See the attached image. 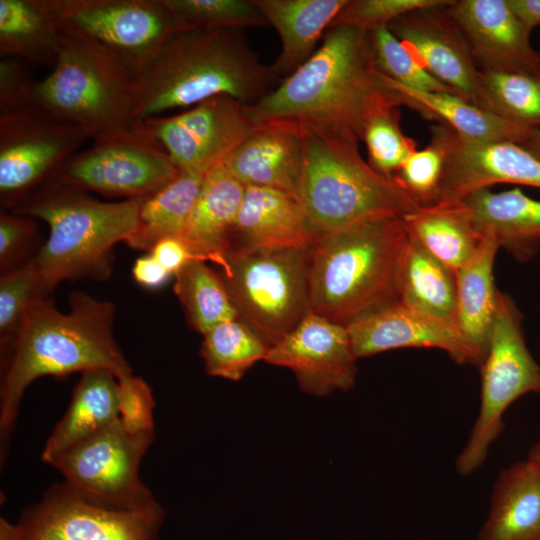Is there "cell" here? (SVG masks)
<instances>
[{
    "mask_svg": "<svg viewBox=\"0 0 540 540\" xmlns=\"http://www.w3.org/2000/svg\"><path fill=\"white\" fill-rule=\"evenodd\" d=\"M481 234H490L499 247L518 260L530 259L540 244V201L519 188L494 193L476 191L462 201Z\"/></svg>",
    "mask_w": 540,
    "mask_h": 540,
    "instance_id": "obj_26",
    "label": "cell"
},
{
    "mask_svg": "<svg viewBox=\"0 0 540 540\" xmlns=\"http://www.w3.org/2000/svg\"><path fill=\"white\" fill-rule=\"evenodd\" d=\"M474 106L516 125L540 129V75L479 70Z\"/></svg>",
    "mask_w": 540,
    "mask_h": 540,
    "instance_id": "obj_34",
    "label": "cell"
},
{
    "mask_svg": "<svg viewBox=\"0 0 540 540\" xmlns=\"http://www.w3.org/2000/svg\"><path fill=\"white\" fill-rule=\"evenodd\" d=\"M508 4L530 31L540 24V0H508Z\"/></svg>",
    "mask_w": 540,
    "mask_h": 540,
    "instance_id": "obj_48",
    "label": "cell"
},
{
    "mask_svg": "<svg viewBox=\"0 0 540 540\" xmlns=\"http://www.w3.org/2000/svg\"><path fill=\"white\" fill-rule=\"evenodd\" d=\"M444 156L441 141L431 133L429 145L411 153L394 175L420 206L434 205L438 202Z\"/></svg>",
    "mask_w": 540,
    "mask_h": 540,
    "instance_id": "obj_40",
    "label": "cell"
},
{
    "mask_svg": "<svg viewBox=\"0 0 540 540\" xmlns=\"http://www.w3.org/2000/svg\"><path fill=\"white\" fill-rule=\"evenodd\" d=\"M281 82L251 50L244 30H181L132 77V117L140 122L218 95L249 106Z\"/></svg>",
    "mask_w": 540,
    "mask_h": 540,
    "instance_id": "obj_2",
    "label": "cell"
},
{
    "mask_svg": "<svg viewBox=\"0 0 540 540\" xmlns=\"http://www.w3.org/2000/svg\"><path fill=\"white\" fill-rule=\"evenodd\" d=\"M312 245L263 251H233L221 270L238 319L269 347L311 311Z\"/></svg>",
    "mask_w": 540,
    "mask_h": 540,
    "instance_id": "obj_8",
    "label": "cell"
},
{
    "mask_svg": "<svg viewBox=\"0 0 540 540\" xmlns=\"http://www.w3.org/2000/svg\"><path fill=\"white\" fill-rule=\"evenodd\" d=\"M401 105L376 68L368 32L340 24L326 30L321 46L300 68L245 108L258 124L320 122L347 129L361 139L374 115Z\"/></svg>",
    "mask_w": 540,
    "mask_h": 540,
    "instance_id": "obj_3",
    "label": "cell"
},
{
    "mask_svg": "<svg viewBox=\"0 0 540 540\" xmlns=\"http://www.w3.org/2000/svg\"><path fill=\"white\" fill-rule=\"evenodd\" d=\"M165 512L158 503L115 510L86 502L63 482L50 486L16 524L0 520V540H158Z\"/></svg>",
    "mask_w": 540,
    "mask_h": 540,
    "instance_id": "obj_13",
    "label": "cell"
},
{
    "mask_svg": "<svg viewBox=\"0 0 540 540\" xmlns=\"http://www.w3.org/2000/svg\"><path fill=\"white\" fill-rule=\"evenodd\" d=\"M346 328L357 359L394 349L426 347L445 351L458 364L475 366L456 325L418 311L399 299L359 315Z\"/></svg>",
    "mask_w": 540,
    "mask_h": 540,
    "instance_id": "obj_20",
    "label": "cell"
},
{
    "mask_svg": "<svg viewBox=\"0 0 540 540\" xmlns=\"http://www.w3.org/2000/svg\"><path fill=\"white\" fill-rule=\"evenodd\" d=\"M478 540H540V471L529 460L498 476Z\"/></svg>",
    "mask_w": 540,
    "mask_h": 540,
    "instance_id": "obj_28",
    "label": "cell"
},
{
    "mask_svg": "<svg viewBox=\"0 0 540 540\" xmlns=\"http://www.w3.org/2000/svg\"><path fill=\"white\" fill-rule=\"evenodd\" d=\"M499 248L492 235L484 234L474 256L456 272V326L477 367L487 355L498 308L493 265Z\"/></svg>",
    "mask_w": 540,
    "mask_h": 540,
    "instance_id": "obj_24",
    "label": "cell"
},
{
    "mask_svg": "<svg viewBox=\"0 0 540 540\" xmlns=\"http://www.w3.org/2000/svg\"><path fill=\"white\" fill-rule=\"evenodd\" d=\"M398 108H388L374 115L366 124L361 138L367 147L369 165L387 177L396 174L417 146L401 130Z\"/></svg>",
    "mask_w": 540,
    "mask_h": 540,
    "instance_id": "obj_39",
    "label": "cell"
},
{
    "mask_svg": "<svg viewBox=\"0 0 540 540\" xmlns=\"http://www.w3.org/2000/svg\"><path fill=\"white\" fill-rule=\"evenodd\" d=\"M368 34L374 63L381 74L411 89L457 96L413 59L388 26L376 28Z\"/></svg>",
    "mask_w": 540,
    "mask_h": 540,
    "instance_id": "obj_38",
    "label": "cell"
},
{
    "mask_svg": "<svg viewBox=\"0 0 540 540\" xmlns=\"http://www.w3.org/2000/svg\"><path fill=\"white\" fill-rule=\"evenodd\" d=\"M264 361L291 370L300 389L315 396L348 391L356 381L357 357L344 325L310 311Z\"/></svg>",
    "mask_w": 540,
    "mask_h": 540,
    "instance_id": "obj_17",
    "label": "cell"
},
{
    "mask_svg": "<svg viewBox=\"0 0 540 540\" xmlns=\"http://www.w3.org/2000/svg\"><path fill=\"white\" fill-rule=\"evenodd\" d=\"M181 30L267 25L253 0H165Z\"/></svg>",
    "mask_w": 540,
    "mask_h": 540,
    "instance_id": "obj_37",
    "label": "cell"
},
{
    "mask_svg": "<svg viewBox=\"0 0 540 540\" xmlns=\"http://www.w3.org/2000/svg\"><path fill=\"white\" fill-rule=\"evenodd\" d=\"M69 306L64 313L52 300H36L13 336L0 384L1 462L25 390L34 380L91 370H106L117 378L133 374L113 335V304L75 291Z\"/></svg>",
    "mask_w": 540,
    "mask_h": 540,
    "instance_id": "obj_1",
    "label": "cell"
},
{
    "mask_svg": "<svg viewBox=\"0 0 540 540\" xmlns=\"http://www.w3.org/2000/svg\"><path fill=\"white\" fill-rule=\"evenodd\" d=\"M540 471V442L529 451L528 459Z\"/></svg>",
    "mask_w": 540,
    "mask_h": 540,
    "instance_id": "obj_50",
    "label": "cell"
},
{
    "mask_svg": "<svg viewBox=\"0 0 540 540\" xmlns=\"http://www.w3.org/2000/svg\"><path fill=\"white\" fill-rule=\"evenodd\" d=\"M93 139L91 147L66 159L51 179L79 191L136 199L153 194L180 172L142 121Z\"/></svg>",
    "mask_w": 540,
    "mask_h": 540,
    "instance_id": "obj_11",
    "label": "cell"
},
{
    "mask_svg": "<svg viewBox=\"0 0 540 540\" xmlns=\"http://www.w3.org/2000/svg\"><path fill=\"white\" fill-rule=\"evenodd\" d=\"M397 292L402 303L456 325V272L409 236L400 261Z\"/></svg>",
    "mask_w": 540,
    "mask_h": 540,
    "instance_id": "obj_31",
    "label": "cell"
},
{
    "mask_svg": "<svg viewBox=\"0 0 540 540\" xmlns=\"http://www.w3.org/2000/svg\"><path fill=\"white\" fill-rule=\"evenodd\" d=\"M521 146L540 161V129H532Z\"/></svg>",
    "mask_w": 540,
    "mask_h": 540,
    "instance_id": "obj_49",
    "label": "cell"
},
{
    "mask_svg": "<svg viewBox=\"0 0 540 540\" xmlns=\"http://www.w3.org/2000/svg\"><path fill=\"white\" fill-rule=\"evenodd\" d=\"M303 142L300 203L315 239L379 218H403L420 205L393 177L362 158L351 131L298 121Z\"/></svg>",
    "mask_w": 540,
    "mask_h": 540,
    "instance_id": "obj_4",
    "label": "cell"
},
{
    "mask_svg": "<svg viewBox=\"0 0 540 540\" xmlns=\"http://www.w3.org/2000/svg\"><path fill=\"white\" fill-rule=\"evenodd\" d=\"M200 355L213 377L239 381L265 359L269 345L239 319L221 323L203 335Z\"/></svg>",
    "mask_w": 540,
    "mask_h": 540,
    "instance_id": "obj_36",
    "label": "cell"
},
{
    "mask_svg": "<svg viewBox=\"0 0 540 540\" xmlns=\"http://www.w3.org/2000/svg\"><path fill=\"white\" fill-rule=\"evenodd\" d=\"M36 81L20 59L2 57L0 60V114L32 108Z\"/></svg>",
    "mask_w": 540,
    "mask_h": 540,
    "instance_id": "obj_44",
    "label": "cell"
},
{
    "mask_svg": "<svg viewBox=\"0 0 540 540\" xmlns=\"http://www.w3.org/2000/svg\"><path fill=\"white\" fill-rule=\"evenodd\" d=\"M91 133L35 108L0 114V195L9 208L42 183Z\"/></svg>",
    "mask_w": 540,
    "mask_h": 540,
    "instance_id": "obj_14",
    "label": "cell"
},
{
    "mask_svg": "<svg viewBox=\"0 0 540 540\" xmlns=\"http://www.w3.org/2000/svg\"><path fill=\"white\" fill-rule=\"evenodd\" d=\"M449 0H349L331 26L349 25L365 32L388 26L397 17L418 8L446 4Z\"/></svg>",
    "mask_w": 540,
    "mask_h": 540,
    "instance_id": "obj_42",
    "label": "cell"
},
{
    "mask_svg": "<svg viewBox=\"0 0 540 540\" xmlns=\"http://www.w3.org/2000/svg\"><path fill=\"white\" fill-rule=\"evenodd\" d=\"M174 276V292L194 330L204 335L221 323L238 319L220 273L206 262H190Z\"/></svg>",
    "mask_w": 540,
    "mask_h": 540,
    "instance_id": "obj_35",
    "label": "cell"
},
{
    "mask_svg": "<svg viewBox=\"0 0 540 540\" xmlns=\"http://www.w3.org/2000/svg\"><path fill=\"white\" fill-rule=\"evenodd\" d=\"M35 224L16 213L0 214V260L6 264L23 244L34 235Z\"/></svg>",
    "mask_w": 540,
    "mask_h": 540,
    "instance_id": "obj_45",
    "label": "cell"
},
{
    "mask_svg": "<svg viewBox=\"0 0 540 540\" xmlns=\"http://www.w3.org/2000/svg\"><path fill=\"white\" fill-rule=\"evenodd\" d=\"M445 156L437 203H460L497 183L540 188V161L513 142L465 139L445 124L431 127Z\"/></svg>",
    "mask_w": 540,
    "mask_h": 540,
    "instance_id": "obj_16",
    "label": "cell"
},
{
    "mask_svg": "<svg viewBox=\"0 0 540 540\" xmlns=\"http://www.w3.org/2000/svg\"><path fill=\"white\" fill-rule=\"evenodd\" d=\"M447 10L479 70L540 75V51L508 0H451Z\"/></svg>",
    "mask_w": 540,
    "mask_h": 540,
    "instance_id": "obj_19",
    "label": "cell"
},
{
    "mask_svg": "<svg viewBox=\"0 0 540 540\" xmlns=\"http://www.w3.org/2000/svg\"><path fill=\"white\" fill-rule=\"evenodd\" d=\"M45 296L32 260L3 275L0 280L1 335L13 337L28 308Z\"/></svg>",
    "mask_w": 540,
    "mask_h": 540,
    "instance_id": "obj_41",
    "label": "cell"
},
{
    "mask_svg": "<svg viewBox=\"0 0 540 540\" xmlns=\"http://www.w3.org/2000/svg\"><path fill=\"white\" fill-rule=\"evenodd\" d=\"M349 0H253L278 32L281 52L271 65L282 80L292 75L316 51L320 36Z\"/></svg>",
    "mask_w": 540,
    "mask_h": 540,
    "instance_id": "obj_25",
    "label": "cell"
},
{
    "mask_svg": "<svg viewBox=\"0 0 540 540\" xmlns=\"http://www.w3.org/2000/svg\"><path fill=\"white\" fill-rule=\"evenodd\" d=\"M32 108L77 124L92 138L130 128L132 74L103 46L62 35L54 67L35 83Z\"/></svg>",
    "mask_w": 540,
    "mask_h": 540,
    "instance_id": "obj_7",
    "label": "cell"
},
{
    "mask_svg": "<svg viewBox=\"0 0 540 540\" xmlns=\"http://www.w3.org/2000/svg\"><path fill=\"white\" fill-rule=\"evenodd\" d=\"M449 3L410 11L388 28L425 71L474 105L479 69L447 10Z\"/></svg>",
    "mask_w": 540,
    "mask_h": 540,
    "instance_id": "obj_18",
    "label": "cell"
},
{
    "mask_svg": "<svg viewBox=\"0 0 540 540\" xmlns=\"http://www.w3.org/2000/svg\"><path fill=\"white\" fill-rule=\"evenodd\" d=\"M206 173L180 170L153 194L143 198L138 227L127 244L149 250L167 237H180L193 210Z\"/></svg>",
    "mask_w": 540,
    "mask_h": 540,
    "instance_id": "obj_33",
    "label": "cell"
},
{
    "mask_svg": "<svg viewBox=\"0 0 540 540\" xmlns=\"http://www.w3.org/2000/svg\"><path fill=\"white\" fill-rule=\"evenodd\" d=\"M62 34L42 0H0V54L54 67Z\"/></svg>",
    "mask_w": 540,
    "mask_h": 540,
    "instance_id": "obj_32",
    "label": "cell"
},
{
    "mask_svg": "<svg viewBox=\"0 0 540 540\" xmlns=\"http://www.w3.org/2000/svg\"><path fill=\"white\" fill-rule=\"evenodd\" d=\"M58 31L97 43L138 73L181 28L165 0H42Z\"/></svg>",
    "mask_w": 540,
    "mask_h": 540,
    "instance_id": "obj_10",
    "label": "cell"
},
{
    "mask_svg": "<svg viewBox=\"0 0 540 540\" xmlns=\"http://www.w3.org/2000/svg\"><path fill=\"white\" fill-rule=\"evenodd\" d=\"M150 253L171 275L178 273L190 262L200 261L180 237L161 239Z\"/></svg>",
    "mask_w": 540,
    "mask_h": 540,
    "instance_id": "obj_46",
    "label": "cell"
},
{
    "mask_svg": "<svg viewBox=\"0 0 540 540\" xmlns=\"http://www.w3.org/2000/svg\"><path fill=\"white\" fill-rule=\"evenodd\" d=\"M119 420L118 380L106 370L81 373L70 404L49 435L42 461L51 464L73 445Z\"/></svg>",
    "mask_w": 540,
    "mask_h": 540,
    "instance_id": "obj_27",
    "label": "cell"
},
{
    "mask_svg": "<svg viewBox=\"0 0 540 540\" xmlns=\"http://www.w3.org/2000/svg\"><path fill=\"white\" fill-rule=\"evenodd\" d=\"M155 432L133 433L120 419L73 445L50 465L80 499L109 509L138 510L158 504L139 476Z\"/></svg>",
    "mask_w": 540,
    "mask_h": 540,
    "instance_id": "obj_12",
    "label": "cell"
},
{
    "mask_svg": "<svg viewBox=\"0 0 540 540\" xmlns=\"http://www.w3.org/2000/svg\"><path fill=\"white\" fill-rule=\"evenodd\" d=\"M121 424L130 432H155V400L148 383L133 374L117 378Z\"/></svg>",
    "mask_w": 540,
    "mask_h": 540,
    "instance_id": "obj_43",
    "label": "cell"
},
{
    "mask_svg": "<svg viewBox=\"0 0 540 540\" xmlns=\"http://www.w3.org/2000/svg\"><path fill=\"white\" fill-rule=\"evenodd\" d=\"M245 190L222 164L206 173L180 236L198 260L225 268Z\"/></svg>",
    "mask_w": 540,
    "mask_h": 540,
    "instance_id": "obj_23",
    "label": "cell"
},
{
    "mask_svg": "<svg viewBox=\"0 0 540 540\" xmlns=\"http://www.w3.org/2000/svg\"><path fill=\"white\" fill-rule=\"evenodd\" d=\"M403 221L411 239L455 272L474 256L483 239L463 202L419 206Z\"/></svg>",
    "mask_w": 540,
    "mask_h": 540,
    "instance_id": "obj_30",
    "label": "cell"
},
{
    "mask_svg": "<svg viewBox=\"0 0 540 540\" xmlns=\"http://www.w3.org/2000/svg\"><path fill=\"white\" fill-rule=\"evenodd\" d=\"M314 240L299 200L270 188L246 187L230 250L305 247Z\"/></svg>",
    "mask_w": 540,
    "mask_h": 540,
    "instance_id": "obj_22",
    "label": "cell"
},
{
    "mask_svg": "<svg viewBox=\"0 0 540 540\" xmlns=\"http://www.w3.org/2000/svg\"><path fill=\"white\" fill-rule=\"evenodd\" d=\"M480 369V410L456 460V470L463 476L484 463L490 445L504 428L506 409L522 395L540 392V366L526 346L520 312L513 300L501 292L488 352Z\"/></svg>",
    "mask_w": 540,
    "mask_h": 540,
    "instance_id": "obj_9",
    "label": "cell"
},
{
    "mask_svg": "<svg viewBox=\"0 0 540 540\" xmlns=\"http://www.w3.org/2000/svg\"><path fill=\"white\" fill-rule=\"evenodd\" d=\"M132 274L137 283L147 288H158L164 285L171 276L151 253L135 261Z\"/></svg>",
    "mask_w": 540,
    "mask_h": 540,
    "instance_id": "obj_47",
    "label": "cell"
},
{
    "mask_svg": "<svg viewBox=\"0 0 540 540\" xmlns=\"http://www.w3.org/2000/svg\"><path fill=\"white\" fill-rule=\"evenodd\" d=\"M407 241L403 218L372 219L318 236L311 253V311L346 326L398 300V271Z\"/></svg>",
    "mask_w": 540,
    "mask_h": 540,
    "instance_id": "obj_6",
    "label": "cell"
},
{
    "mask_svg": "<svg viewBox=\"0 0 540 540\" xmlns=\"http://www.w3.org/2000/svg\"><path fill=\"white\" fill-rule=\"evenodd\" d=\"M387 85L399 96L402 105L436 118L461 137L478 142H513L521 145L528 129L447 93H429L408 88L386 77Z\"/></svg>",
    "mask_w": 540,
    "mask_h": 540,
    "instance_id": "obj_29",
    "label": "cell"
},
{
    "mask_svg": "<svg viewBox=\"0 0 540 540\" xmlns=\"http://www.w3.org/2000/svg\"><path fill=\"white\" fill-rule=\"evenodd\" d=\"M222 165L246 187L278 190L300 202L303 142L299 122L260 123Z\"/></svg>",
    "mask_w": 540,
    "mask_h": 540,
    "instance_id": "obj_21",
    "label": "cell"
},
{
    "mask_svg": "<svg viewBox=\"0 0 540 540\" xmlns=\"http://www.w3.org/2000/svg\"><path fill=\"white\" fill-rule=\"evenodd\" d=\"M245 106L229 95H218L180 114L142 122L180 170L207 173L259 125Z\"/></svg>",
    "mask_w": 540,
    "mask_h": 540,
    "instance_id": "obj_15",
    "label": "cell"
},
{
    "mask_svg": "<svg viewBox=\"0 0 540 540\" xmlns=\"http://www.w3.org/2000/svg\"><path fill=\"white\" fill-rule=\"evenodd\" d=\"M142 200L102 202L50 179L10 207L49 227L46 242L32 260L44 294L65 280L109 278L113 248L135 233Z\"/></svg>",
    "mask_w": 540,
    "mask_h": 540,
    "instance_id": "obj_5",
    "label": "cell"
}]
</instances>
